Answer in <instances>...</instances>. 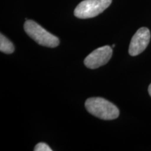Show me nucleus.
Segmentation results:
<instances>
[{"mask_svg":"<svg viewBox=\"0 0 151 151\" xmlns=\"http://www.w3.org/2000/svg\"><path fill=\"white\" fill-rule=\"evenodd\" d=\"M85 106L88 112L102 120H114L120 114L116 105L101 97L89 98L86 100Z\"/></svg>","mask_w":151,"mask_h":151,"instance_id":"f257e3e1","label":"nucleus"},{"mask_svg":"<svg viewBox=\"0 0 151 151\" xmlns=\"http://www.w3.org/2000/svg\"><path fill=\"white\" fill-rule=\"evenodd\" d=\"M24 29L29 37L41 46L55 48L60 44V40L58 37L48 32L33 20H26L24 24Z\"/></svg>","mask_w":151,"mask_h":151,"instance_id":"f03ea898","label":"nucleus"},{"mask_svg":"<svg viewBox=\"0 0 151 151\" xmlns=\"http://www.w3.org/2000/svg\"><path fill=\"white\" fill-rule=\"evenodd\" d=\"M112 0H84L76 7L74 16L87 19L98 16L111 5Z\"/></svg>","mask_w":151,"mask_h":151,"instance_id":"7ed1b4c3","label":"nucleus"},{"mask_svg":"<svg viewBox=\"0 0 151 151\" xmlns=\"http://www.w3.org/2000/svg\"><path fill=\"white\" fill-rule=\"evenodd\" d=\"M112 53L113 50L111 47L109 46L100 47L86 57L84 64L89 69H97L106 65L110 60Z\"/></svg>","mask_w":151,"mask_h":151,"instance_id":"20e7f679","label":"nucleus"},{"mask_svg":"<svg viewBox=\"0 0 151 151\" xmlns=\"http://www.w3.org/2000/svg\"><path fill=\"white\" fill-rule=\"evenodd\" d=\"M150 32L147 27L139 29L132 37L129 44V53L132 56H137L141 53L149 44Z\"/></svg>","mask_w":151,"mask_h":151,"instance_id":"39448f33","label":"nucleus"},{"mask_svg":"<svg viewBox=\"0 0 151 151\" xmlns=\"http://www.w3.org/2000/svg\"><path fill=\"white\" fill-rule=\"evenodd\" d=\"M0 50L6 54H11L14 52V44L2 34L0 35Z\"/></svg>","mask_w":151,"mask_h":151,"instance_id":"423d86ee","label":"nucleus"},{"mask_svg":"<svg viewBox=\"0 0 151 151\" xmlns=\"http://www.w3.org/2000/svg\"><path fill=\"white\" fill-rule=\"evenodd\" d=\"M35 151H52V149L45 143H39L34 149Z\"/></svg>","mask_w":151,"mask_h":151,"instance_id":"0eeeda50","label":"nucleus"},{"mask_svg":"<svg viewBox=\"0 0 151 151\" xmlns=\"http://www.w3.org/2000/svg\"><path fill=\"white\" fill-rule=\"evenodd\" d=\"M148 92H149V94H150V97H151V83L148 87Z\"/></svg>","mask_w":151,"mask_h":151,"instance_id":"6e6552de","label":"nucleus"},{"mask_svg":"<svg viewBox=\"0 0 151 151\" xmlns=\"http://www.w3.org/2000/svg\"><path fill=\"white\" fill-rule=\"evenodd\" d=\"M115 46H116V45H115V44H113V46H112V47H111V48H114V47H115Z\"/></svg>","mask_w":151,"mask_h":151,"instance_id":"1a4fd4ad","label":"nucleus"}]
</instances>
